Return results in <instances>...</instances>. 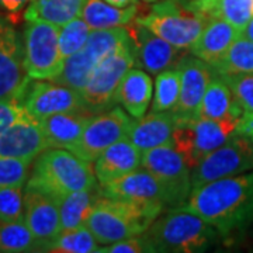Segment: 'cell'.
I'll return each instance as SVG.
<instances>
[{"label": "cell", "mask_w": 253, "mask_h": 253, "mask_svg": "<svg viewBox=\"0 0 253 253\" xmlns=\"http://www.w3.org/2000/svg\"><path fill=\"white\" fill-rule=\"evenodd\" d=\"M179 208L201 217L221 235L244 229L253 221V170L201 184Z\"/></svg>", "instance_id": "obj_1"}, {"label": "cell", "mask_w": 253, "mask_h": 253, "mask_svg": "<svg viewBox=\"0 0 253 253\" xmlns=\"http://www.w3.org/2000/svg\"><path fill=\"white\" fill-rule=\"evenodd\" d=\"M27 184L44 190L58 203L73 191L99 184L90 162L61 148H48L34 162Z\"/></svg>", "instance_id": "obj_2"}, {"label": "cell", "mask_w": 253, "mask_h": 253, "mask_svg": "<svg viewBox=\"0 0 253 253\" xmlns=\"http://www.w3.org/2000/svg\"><path fill=\"white\" fill-rule=\"evenodd\" d=\"M217 228L191 211L170 208L161 214L145 231L155 252L197 253L207 251L215 242Z\"/></svg>", "instance_id": "obj_3"}, {"label": "cell", "mask_w": 253, "mask_h": 253, "mask_svg": "<svg viewBox=\"0 0 253 253\" xmlns=\"http://www.w3.org/2000/svg\"><path fill=\"white\" fill-rule=\"evenodd\" d=\"M161 212L126 200L103 194L90 211L84 226L90 229L100 245H110L141 235L151 226Z\"/></svg>", "instance_id": "obj_4"}, {"label": "cell", "mask_w": 253, "mask_h": 253, "mask_svg": "<svg viewBox=\"0 0 253 253\" xmlns=\"http://www.w3.org/2000/svg\"><path fill=\"white\" fill-rule=\"evenodd\" d=\"M135 21L179 49H186L197 41L208 20L194 7L193 0H156Z\"/></svg>", "instance_id": "obj_5"}, {"label": "cell", "mask_w": 253, "mask_h": 253, "mask_svg": "<svg viewBox=\"0 0 253 253\" xmlns=\"http://www.w3.org/2000/svg\"><path fill=\"white\" fill-rule=\"evenodd\" d=\"M134 44L131 36L116 51L97 65L84 89L81 91L84 109L99 114L117 104V90L126 72L134 65Z\"/></svg>", "instance_id": "obj_6"}, {"label": "cell", "mask_w": 253, "mask_h": 253, "mask_svg": "<svg viewBox=\"0 0 253 253\" xmlns=\"http://www.w3.org/2000/svg\"><path fill=\"white\" fill-rule=\"evenodd\" d=\"M239 121L241 118L211 120L200 116L191 121L177 123L173 132V146L193 169L210 152L238 134Z\"/></svg>", "instance_id": "obj_7"}, {"label": "cell", "mask_w": 253, "mask_h": 253, "mask_svg": "<svg viewBox=\"0 0 253 253\" xmlns=\"http://www.w3.org/2000/svg\"><path fill=\"white\" fill-rule=\"evenodd\" d=\"M24 68L28 78L54 81L61 73L63 59L59 51V27L42 20H28L23 34Z\"/></svg>", "instance_id": "obj_8"}, {"label": "cell", "mask_w": 253, "mask_h": 253, "mask_svg": "<svg viewBox=\"0 0 253 253\" xmlns=\"http://www.w3.org/2000/svg\"><path fill=\"white\" fill-rule=\"evenodd\" d=\"M142 166L161 184L166 208L184 206L193 190L191 169L173 144L142 152Z\"/></svg>", "instance_id": "obj_9"}, {"label": "cell", "mask_w": 253, "mask_h": 253, "mask_svg": "<svg viewBox=\"0 0 253 253\" xmlns=\"http://www.w3.org/2000/svg\"><path fill=\"white\" fill-rule=\"evenodd\" d=\"M251 169H253V141L244 134H235L191 169V186L196 189Z\"/></svg>", "instance_id": "obj_10"}, {"label": "cell", "mask_w": 253, "mask_h": 253, "mask_svg": "<svg viewBox=\"0 0 253 253\" xmlns=\"http://www.w3.org/2000/svg\"><path fill=\"white\" fill-rule=\"evenodd\" d=\"M131 126V117L116 106L107 111L94 114L87 121L81 138L73 145L71 152L86 162H96L99 155L110 145L126 138Z\"/></svg>", "instance_id": "obj_11"}, {"label": "cell", "mask_w": 253, "mask_h": 253, "mask_svg": "<svg viewBox=\"0 0 253 253\" xmlns=\"http://www.w3.org/2000/svg\"><path fill=\"white\" fill-rule=\"evenodd\" d=\"M20 101L28 114L38 121L58 113L84 109L81 91L52 81L30 79Z\"/></svg>", "instance_id": "obj_12"}, {"label": "cell", "mask_w": 253, "mask_h": 253, "mask_svg": "<svg viewBox=\"0 0 253 253\" xmlns=\"http://www.w3.org/2000/svg\"><path fill=\"white\" fill-rule=\"evenodd\" d=\"M30 79L21 38L9 18L0 17V100H20Z\"/></svg>", "instance_id": "obj_13"}, {"label": "cell", "mask_w": 253, "mask_h": 253, "mask_svg": "<svg viewBox=\"0 0 253 253\" xmlns=\"http://www.w3.org/2000/svg\"><path fill=\"white\" fill-rule=\"evenodd\" d=\"M176 66L180 71V96L172 111L177 123H184L200 117L201 101L215 71L193 54L181 56Z\"/></svg>", "instance_id": "obj_14"}, {"label": "cell", "mask_w": 253, "mask_h": 253, "mask_svg": "<svg viewBox=\"0 0 253 253\" xmlns=\"http://www.w3.org/2000/svg\"><path fill=\"white\" fill-rule=\"evenodd\" d=\"M134 44V62L146 72L156 75L180 61V51L162 37L156 36L138 21L126 26Z\"/></svg>", "instance_id": "obj_15"}, {"label": "cell", "mask_w": 253, "mask_h": 253, "mask_svg": "<svg viewBox=\"0 0 253 253\" xmlns=\"http://www.w3.org/2000/svg\"><path fill=\"white\" fill-rule=\"evenodd\" d=\"M48 149L40 121L27 111L0 134V158H14L31 162Z\"/></svg>", "instance_id": "obj_16"}, {"label": "cell", "mask_w": 253, "mask_h": 253, "mask_svg": "<svg viewBox=\"0 0 253 253\" xmlns=\"http://www.w3.org/2000/svg\"><path fill=\"white\" fill-rule=\"evenodd\" d=\"M103 187V194L113 199L126 200L142 207L151 208L162 214L166 208L165 194L161 184L151 173L145 170H134L111 180Z\"/></svg>", "instance_id": "obj_17"}, {"label": "cell", "mask_w": 253, "mask_h": 253, "mask_svg": "<svg viewBox=\"0 0 253 253\" xmlns=\"http://www.w3.org/2000/svg\"><path fill=\"white\" fill-rule=\"evenodd\" d=\"M24 221L41 244V252L62 232L58 201L44 190L30 184L24 193Z\"/></svg>", "instance_id": "obj_18"}, {"label": "cell", "mask_w": 253, "mask_h": 253, "mask_svg": "<svg viewBox=\"0 0 253 253\" xmlns=\"http://www.w3.org/2000/svg\"><path fill=\"white\" fill-rule=\"evenodd\" d=\"M142 166V152L128 138H124L104 149L94 163V174L100 184L134 172Z\"/></svg>", "instance_id": "obj_19"}, {"label": "cell", "mask_w": 253, "mask_h": 253, "mask_svg": "<svg viewBox=\"0 0 253 253\" xmlns=\"http://www.w3.org/2000/svg\"><path fill=\"white\" fill-rule=\"evenodd\" d=\"M176 124L177 121L173 111H151L144 117L138 118V121H132L126 138L141 152H145L156 146L173 144Z\"/></svg>", "instance_id": "obj_20"}, {"label": "cell", "mask_w": 253, "mask_h": 253, "mask_svg": "<svg viewBox=\"0 0 253 253\" xmlns=\"http://www.w3.org/2000/svg\"><path fill=\"white\" fill-rule=\"evenodd\" d=\"M91 114L89 110L82 109L68 113H58L42 118L40 124L42 126L48 148H61L71 151L72 146L81 138L82 132Z\"/></svg>", "instance_id": "obj_21"}, {"label": "cell", "mask_w": 253, "mask_h": 253, "mask_svg": "<svg viewBox=\"0 0 253 253\" xmlns=\"http://www.w3.org/2000/svg\"><path fill=\"white\" fill-rule=\"evenodd\" d=\"M241 31L224 18H211L203 28L197 41L191 46V54L207 63H214L228 51Z\"/></svg>", "instance_id": "obj_22"}, {"label": "cell", "mask_w": 253, "mask_h": 253, "mask_svg": "<svg viewBox=\"0 0 253 253\" xmlns=\"http://www.w3.org/2000/svg\"><path fill=\"white\" fill-rule=\"evenodd\" d=\"M152 79L148 73L131 68L120 83L117 90V103L134 118L144 117L152 99Z\"/></svg>", "instance_id": "obj_23"}, {"label": "cell", "mask_w": 253, "mask_h": 253, "mask_svg": "<svg viewBox=\"0 0 253 253\" xmlns=\"http://www.w3.org/2000/svg\"><path fill=\"white\" fill-rule=\"evenodd\" d=\"M200 116L211 120L242 118L244 116V111L236 104L229 86L217 72L214 73L206 89L200 107Z\"/></svg>", "instance_id": "obj_24"}, {"label": "cell", "mask_w": 253, "mask_h": 253, "mask_svg": "<svg viewBox=\"0 0 253 253\" xmlns=\"http://www.w3.org/2000/svg\"><path fill=\"white\" fill-rule=\"evenodd\" d=\"M100 197H103V187L100 183L89 189L73 191L71 194L65 196L58 203L62 231L84 226L86 219Z\"/></svg>", "instance_id": "obj_25"}, {"label": "cell", "mask_w": 253, "mask_h": 253, "mask_svg": "<svg viewBox=\"0 0 253 253\" xmlns=\"http://www.w3.org/2000/svg\"><path fill=\"white\" fill-rule=\"evenodd\" d=\"M138 14V4L126 9L114 7L104 0H84L81 17L86 21L91 31L107 30L114 27H126Z\"/></svg>", "instance_id": "obj_26"}, {"label": "cell", "mask_w": 253, "mask_h": 253, "mask_svg": "<svg viewBox=\"0 0 253 253\" xmlns=\"http://www.w3.org/2000/svg\"><path fill=\"white\" fill-rule=\"evenodd\" d=\"M207 20L224 18L241 33L253 17V0H193Z\"/></svg>", "instance_id": "obj_27"}, {"label": "cell", "mask_w": 253, "mask_h": 253, "mask_svg": "<svg viewBox=\"0 0 253 253\" xmlns=\"http://www.w3.org/2000/svg\"><path fill=\"white\" fill-rule=\"evenodd\" d=\"M84 0H31L24 13L26 21L42 20L62 27L81 16Z\"/></svg>", "instance_id": "obj_28"}, {"label": "cell", "mask_w": 253, "mask_h": 253, "mask_svg": "<svg viewBox=\"0 0 253 253\" xmlns=\"http://www.w3.org/2000/svg\"><path fill=\"white\" fill-rule=\"evenodd\" d=\"M0 252H41V244L24 219L0 221Z\"/></svg>", "instance_id": "obj_29"}, {"label": "cell", "mask_w": 253, "mask_h": 253, "mask_svg": "<svg viewBox=\"0 0 253 253\" xmlns=\"http://www.w3.org/2000/svg\"><path fill=\"white\" fill-rule=\"evenodd\" d=\"M211 68L218 75L253 72V41L242 34L232 42L225 54L211 63Z\"/></svg>", "instance_id": "obj_30"}, {"label": "cell", "mask_w": 253, "mask_h": 253, "mask_svg": "<svg viewBox=\"0 0 253 253\" xmlns=\"http://www.w3.org/2000/svg\"><path fill=\"white\" fill-rule=\"evenodd\" d=\"M99 242L87 226L62 231L59 235L44 246L42 252L56 253H93L99 252Z\"/></svg>", "instance_id": "obj_31"}, {"label": "cell", "mask_w": 253, "mask_h": 253, "mask_svg": "<svg viewBox=\"0 0 253 253\" xmlns=\"http://www.w3.org/2000/svg\"><path fill=\"white\" fill-rule=\"evenodd\" d=\"M180 96V71L179 68L165 69L156 76V87L152 101V111H172Z\"/></svg>", "instance_id": "obj_32"}, {"label": "cell", "mask_w": 253, "mask_h": 253, "mask_svg": "<svg viewBox=\"0 0 253 253\" xmlns=\"http://www.w3.org/2000/svg\"><path fill=\"white\" fill-rule=\"evenodd\" d=\"M90 31L89 26L81 16L59 27V51L63 59L79 52L86 45Z\"/></svg>", "instance_id": "obj_33"}, {"label": "cell", "mask_w": 253, "mask_h": 253, "mask_svg": "<svg viewBox=\"0 0 253 253\" xmlns=\"http://www.w3.org/2000/svg\"><path fill=\"white\" fill-rule=\"evenodd\" d=\"M244 114H253V72L221 75Z\"/></svg>", "instance_id": "obj_34"}, {"label": "cell", "mask_w": 253, "mask_h": 253, "mask_svg": "<svg viewBox=\"0 0 253 253\" xmlns=\"http://www.w3.org/2000/svg\"><path fill=\"white\" fill-rule=\"evenodd\" d=\"M31 162L14 159V158H0V189L3 187H23L28 180Z\"/></svg>", "instance_id": "obj_35"}, {"label": "cell", "mask_w": 253, "mask_h": 253, "mask_svg": "<svg viewBox=\"0 0 253 253\" xmlns=\"http://www.w3.org/2000/svg\"><path fill=\"white\" fill-rule=\"evenodd\" d=\"M23 187L0 189V221L24 219V194Z\"/></svg>", "instance_id": "obj_36"}, {"label": "cell", "mask_w": 253, "mask_h": 253, "mask_svg": "<svg viewBox=\"0 0 253 253\" xmlns=\"http://www.w3.org/2000/svg\"><path fill=\"white\" fill-rule=\"evenodd\" d=\"M100 253H154L155 248L149 238L144 234L131 236L107 245V248H100Z\"/></svg>", "instance_id": "obj_37"}, {"label": "cell", "mask_w": 253, "mask_h": 253, "mask_svg": "<svg viewBox=\"0 0 253 253\" xmlns=\"http://www.w3.org/2000/svg\"><path fill=\"white\" fill-rule=\"evenodd\" d=\"M23 113L24 107L20 100H0V134L4 132Z\"/></svg>", "instance_id": "obj_38"}, {"label": "cell", "mask_w": 253, "mask_h": 253, "mask_svg": "<svg viewBox=\"0 0 253 253\" xmlns=\"http://www.w3.org/2000/svg\"><path fill=\"white\" fill-rule=\"evenodd\" d=\"M238 134H244L253 141V114L242 116L239 126H238Z\"/></svg>", "instance_id": "obj_39"}, {"label": "cell", "mask_w": 253, "mask_h": 253, "mask_svg": "<svg viewBox=\"0 0 253 253\" xmlns=\"http://www.w3.org/2000/svg\"><path fill=\"white\" fill-rule=\"evenodd\" d=\"M31 0H0V6L9 13H18Z\"/></svg>", "instance_id": "obj_40"}, {"label": "cell", "mask_w": 253, "mask_h": 253, "mask_svg": "<svg viewBox=\"0 0 253 253\" xmlns=\"http://www.w3.org/2000/svg\"><path fill=\"white\" fill-rule=\"evenodd\" d=\"M104 1L114 7H118V9H126L132 4H136V0H104Z\"/></svg>", "instance_id": "obj_41"}, {"label": "cell", "mask_w": 253, "mask_h": 253, "mask_svg": "<svg viewBox=\"0 0 253 253\" xmlns=\"http://www.w3.org/2000/svg\"><path fill=\"white\" fill-rule=\"evenodd\" d=\"M241 34L244 37H246V38H249L251 41H253V17L251 18V21L246 24V27L244 28V31H242Z\"/></svg>", "instance_id": "obj_42"}, {"label": "cell", "mask_w": 253, "mask_h": 253, "mask_svg": "<svg viewBox=\"0 0 253 253\" xmlns=\"http://www.w3.org/2000/svg\"><path fill=\"white\" fill-rule=\"evenodd\" d=\"M142 1H145V3H154L156 0H142Z\"/></svg>", "instance_id": "obj_43"}]
</instances>
